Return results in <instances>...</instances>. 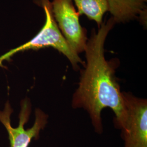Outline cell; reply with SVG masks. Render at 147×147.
<instances>
[{"mask_svg":"<svg viewBox=\"0 0 147 147\" xmlns=\"http://www.w3.org/2000/svg\"><path fill=\"white\" fill-rule=\"evenodd\" d=\"M112 18L118 23H126L147 14V0H106Z\"/></svg>","mask_w":147,"mask_h":147,"instance_id":"8992f818","label":"cell"},{"mask_svg":"<svg viewBox=\"0 0 147 147\" xmlns=\"http://www.w3.org/2000/svg\"><path fill=\"white\" fill-rule=\"evenodd\" d=\"M116 24L111 17L98 30H92L84 50V68L72 99L74 108L84 109L88 112L95 131L99 134L102 132L101 112L105 108L113 111L115 125L119 129L126 119L125 101L115 76L118 60L107 61L105 56L106 38Z\"/></svg>","mask_w":147,"mask_h":147,"instance_id":"6da1fadb","label":"cell"},{"mask_svg":"<svg viewBox=\"0 0 147 147\" xmlns=\"http://www.w3.org/2000/svg\"></svg>","mask_w":147,"mask_h":147,"instance_id":"ba28073f","label":"cell"},{"mask_svg":"<svg viewBox=\"0 0 147 147\" xmlns=\"http://www.w3.org/2000/svg\"><path fill=\"white\" fill-rule=\"evenodd\" d=\"M34 2L44 11L45 21L43 26L31 40L1 56L0 67H3V62L9 60L17 53L47 47L53 48L62 53L68 58L75 70L79 69V64L84 65L85 62L69 45L58 28L53 15L51 2L50 0H34Z\"/></svg>","mask_w":147,"mask_h":147,"instance_id":"7a4b0ae2","label":"cell"},{"mask_svg":"<svg viewBox=\"0 0 147 147\" xmlns=\"http://www.w3.org/2000/svg\"><path fill=\"white\" fill-rule=\"evenodd\" d=\"M51 5L55 20L69 45L78 55L84 52L88 40L87 30L80 24V15L73 0H53Z\"/></svg>","mask_w":147,"mask_h":147,"instance_id":"5b68a950","label":"cell"},{"mask_svg":"<svg viewBox=\"0 0 147 147\" xmlns=\"http://www.w3.org/2000/svg\"><path fill=\"white\" fill-rule=\"evenodd\" d=\"M31 105L27 98L21 101V110L19 113L18 126L13 127L11 124V115L13 110L9 101L5 102L4 108L0 110V122L7 132L11 147H28L33 138L39 136L47 123L48 116L42 110L37 109L35 112V120L30 128L25 129V125L30 118Z\"/></svg>","mask_w":147,"mask_h":147,"instance_id":"3957f363","label":"cell"},{"mask_svg":"<svg viewBox=\"0 0 147 147\" xmlns=\"http://www.w3.org/2000/svg\"><path fill=\"white\" fill-rule=\"evenodd\" d=\"M80 16L84 14L95 21L98 28L103 22V16L109 11L106 0H74Z\"/></svg>","mask_w":147,"mask_h":147,"instance_id":"52a82bcc","label":"cell"},{"mask_svg":"<svg viewBox=\"0 0 147 147\" xmlns=\"http://www.w3.org/2000/svg\"><path fill=\"white\" fill-rule=\"evenodd\" d=\"M126 116L121 127L124 147H147V101L123 92Z\"/></svg>","mask_w":147,"mask_h":147,"instance_id":"277c9868","label":"cell"}]
</instances>
